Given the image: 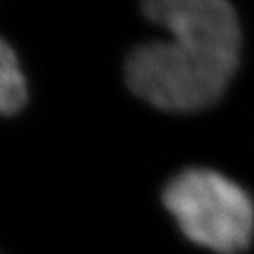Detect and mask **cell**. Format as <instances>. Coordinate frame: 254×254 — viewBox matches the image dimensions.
<instances>
[{
	"instance_id": "3",
	"label": "cell",
	"mask_w": 254,
	"mask_h": 254,
	"mask_svg": "<svg viewBox=\"0 0 254 254\" xmlns=\"http://www.w3.org/2000/svg\"><path fill=\"white\" fill-rule=\"evenodd\" d=\"M28 99L27 79L14 50L0 37V115H16Z\"/></svg>"
},
{
	"instance_id": "2",
	"label": "cell",
	"mask_w": 254,
	"mask_h": 254,
	"mask_svg": "<svg viewBox=\"0 0 254 254\" xmlns=\"http://www.w3.org/2000/svg\"><path fill=\"white\" fill-rule=\"evenodd\" d=\"M164 206L190 242L219 254H238L254 237V203L222 173L189 168L168 182Z\"/></svg>"
},
{
	"instance_id": "1",
	"label": "cell",
	"mask_w": 254,
	"mask_h": 254,
	"mask_svg": "<svg viewBox=\"0 0 254 254\" xmlns=\"http://www.w3.org/2000/svg\"><path fill=\"white\" fill-rule=\"evenodd\" d=\"M143 14L171 34L127 57L138 97L166 111L210 106L226 90L240 55V27L228 0H143Z\"/></svg>"
}]
</instances>
